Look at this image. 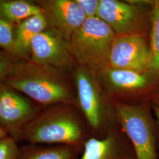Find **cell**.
Listing matches in <instances>:
<instances>
[{
    "label": "cell",
    "mask_w": 159,
    "mask_h": 159,
    "mask_svg": "<svg viewBox=\"0 0 159 159\" xmlns=\"http://www.w3.org/2000/svg\"><path fill=\"white\" fill-rule=\"evenodd\" d=\"M75 107L57 104L41 109L23 128L20 141L33 144L68 145L83 152L91 133L83 114L79 113Z\"/></svg>",
    "instance_id": "1"
},
{
    "label": "cell",
    "mask_w": 159,
    "mask_h": 159,
    "mask_svg": "<svg viewBox=\"0 0 159 159\" xmlns=\"http://www.w3.org/2000/svg\"><path fill=\"white\" fill-rule=\"evenodd\" d=\"M68 74L57 69L21 60L4 83L43 106L68 104L77 106Z\"/></svg>",
    "instance_id": "2"
},
{
    "label": "cell",
    "mask_w": 159,
    "mask_h": 159,
    "mask_svg": "<svg viewBox=\"0 0 159 159\" xmlns=\"http://www.w3.org/2000/svg\"><path fill=\"white\" fill-rule=\"evenodd\" d=\"M116 37L113 29L99 18H87L68 41L75 62L95 75L102 73L110 67Z\"/></svg>",
    "instance_id": "3"
},
{
    "label": "cell",
    "mask_w": 159,
    "mask_h": 159,
    "mask_svg": "<svg viewBox=\"0 0 159 159\" xmlns=\"http://www.w3.org/2000/svg\"><path fill=\"white\" fill-rule=\"evenodd\" d=\"M120 127L130 140L136 159H159V127L150 100L129 104L110 100Z\"/></svg>",
    "instance_id": "4"
},
{
    "label": "cell",
    "mask_w": 159,
    "mask_h": 159,
    "mask_svg": "<svg viewBox=\"0 0 159 159\" xmlns=\"http://www.w3.org/2000/svg\"><path fill=\"white\" fill-rule=\"evenodd\" d=\"M96 75L81 67L74 73L77 106L88 125L91 137L101 139L119 125L111 100L104 96Z\"/></svg>",
    "instance_id": "5"
},
{
    "label": "cell",
    "mask_w": 159,
    "mask_h": 159,
    "mask_svg": "<svg viewBox=\"0 0 159 159\" xmlns=\"http://www.w3.org/2000/svg\"><path fill=\"white\" fill-rule=\"evenodd\" d=\"M30 60L67 74L73 70L75 63L68 41L58 31L50 28L33 39L30 47Z\"/></svg>",
    "instance_id": "6"
},
{
    "label": "cell",
    "mask_w": 159,
    "mask_h": 159,
    "mask_svg": "<svg viewBox=\"0 0 159 159\" xmlns=\"http://www.w3.org/2000/svg\"><path fill=\"white\" fill-rule=\"evenodd\" d=\"M41 108L20 92L0 84V125L17 142L20 141L23 128Z\"/></svg>",
    "instance_id": "7"
},
{
    "label": "cell",
    "mask_w": 159,
    "mask_h": 159,
    "mask_svg": "<svg viewBox=\"0 0 159 159\" xmlns=\"http://www.w3.org/2000/svg\"><path fill=\"white\" fill-rule=\"evenodd\" d=\"M148 1L125 2L117 0H100L97 17L119 35L142 34L146 12L142 6Z\"/></svg>",
    "instance_id": "8"
},
{
    "label": "cell",
    "mask_w": 159,
    "mask_h": 159,
    "mask_svg": "<svg viewBox=\"0 0 159 159\" xmlns=\"http://www.w3.org/2000/svg\"><path fill=\"white\" fill-rule=\"evenodd\" d=\"M152 55L148 42L143 34L116 36L110 56V67L138 73H148Z\"/></svg>",
    "instance_id": "9"
},
{
    "label": "cell",
    "mask_w": 159,
    "mask_h": 159,
    "mask_svg": "<svg viewBox=\"0 0 159 159\" xmlns=\"http://www.w3.org/2000/svg\"><path fill=\"white\" fill-rule=\"evenodd\" d=\"M35 2L40 6L47 28L58 31L68 41L87 18L74 0H39Z\"/></svg>",
    "instance_id": "10"
},
{
    "label": "cell",
    "mask_w": 159,
    "mask_h": 159,
    "mask_svg": "<svg viewBox=\"0 0 159 159\" xmlns=\"http://www.w3.org/2000/svg\"><path fill=\"white\" fill-rule=\"evenodd\" d=\"M80 159H136V156L130 140L119 126L103 139L90 138Z\"/></svg>",
    "instance_id": "11"
},
{
    "label": "cell",
    "mask_w": 159,
    "mask_h": 159,
    "mask_svg": "<svg viewBox=\"0 0 159 159\" xmlns=\"http://www.w3.org/2000/svg\"><path fill=\"white\" fill-rule=\"evenodd\" d=\"M101 74L106 84L116 91H142L157 84L156 80L149 73H138L109 67Z\"/></svg>",
    "instance_id": "12"
},
{
    "label": "cell",
    "mask_w": 159,
    "mask_h": 159,
    "mask_svg": "<svg viewBox=\"0 0 159 159\" xmlns=\"http://www.w3.org/2000/svg\"><path fill=\"white\" fill-rule=\"evenodd\" d=\"M47 29V24L42 13L15 24L14 38L17 49L24 60H30V47L34 37Z\"/></svg>",
    "instance_id": "13"
},
{
    "label": "cell",
    "mask_w": 159,
    "mask_h": 159,
    "mask_svg": "<svg viewBox=\"0 0 159 159\" xmlns=\"http://www.w3.org/2000/svg\"><path fill=\"white\" fill-rule=\"evenodd\" d=\"M82 152L68 145L27 144L20 148L18 159H80Z\"/></svg>",
    "instance_id": "14"
},
{
    "label": "cell",
    "mask_w": 159,
    "mask_h": 159,
    "mask_svg": "<svg viewBox=\"0 0 159 159\" xmlns=\"http://www.w3.org/2000/svg\"><path fill=\"white\" fill-rule=\"evenodd\" d=\"M42 13L35 1L0 0V16L14 24Z\"/></svg>",
    "instance_id": "15"
},
{
    "label": "cell",
    "mask_w": 159,
    "mask_h": 159,
    "mask_svg": "<svg viewBox=\"0 0 159 159\" xmlns=\"http://www.w3.org/2000/svg\"><path fill=\"white\" fill-rule=\"evenodd\" d=\"M150 46L152 61L149 73L159 83V0L152 2L150 11Z\"/></svg>",
    "instance_id": "16"
},
{
    "label": "cell",
    "mask_w": 159,
    "mask_h": 159,
    "mask_svg": "<svg viewBox=\"0 0 159 159\" xmlns=\"http://www.w3.org/2000/svg\"><path fill=\"white\" fill-rule=\"evenodd\" d=\"M14 28L15 24L0 16V48L20 60H24L15 42Z\"/></svg>",
    "instance_id": "17"
},
{
    "label": "cell",
    "mask_w": 159,
    "mask_h": 159,
    "mask_svg": "<svg viewBox=\"0 0 159 159\" xmlns=\"http://www.w3.org/2000/svg\"><path fill=\"white\" fill-rule=\"evenodd\" d=\"M20 60L0 48V84L4 83Z\"/></svg>",
    "instance_id": "18"
},
{
    "label": "cell",
    "mask_w": 159,
    "mask_h": 159,
    "mask_svg": "<svg viewBox=\"0 0 159 159\" xmlns=\"http://www.w3.org/2000/svg\"><path fill=\"white\" fill-rule=\"evenodd\" d=\"M20 148L17 141L7 136L0 140V159H18Z\"/></svg>",
    "instance_id": "19"
},
{
    "label": "cell",
    "mask_w": 159,
    "mask_h": 159,
    "mask_svg": "<svg viewBox=\"0 0 159 159\" xmlns=\"http://www.w3.org/2000/svg\"><path fill=\"white\" fill-rule=\"evenodd\" d=\"M86 18L97 17L100 0H74Z\"/></svg>",
    "instance_id": "20"
},
{
    "label": "cell",
    "mask_w": 159,
    "mask_h": 159,
    "mask_svg": "<svg viewBox=\"0 0 159 159\" xmlns=\"http://www.w3.org/2000/svg\"><path fill=\"white\" fill-rule=\"evenodd\" d=\"M151 104L159 109V90L153 93L150 98Z\"/></svg>",
    "instance_id": "21"
},
{
    "label": "cell",
    "mask_w": 159,
    "mask_h": 159,
    "mask_svg": "<svg viewBox=\"0 0 159 159\" xmlns=\"http://www.w3.org/2000/svg\"><path fill=\"white\" fill-rule=\"evenodd\" d=\"M7 136H9L8 132L4 128H3L2 126L0 125V140Z\"/></svg>",
    "instance_id": "22"
},
{
    "label": "cell",
    "mask_w": 159,
    "mask_h": 159,
    "mask_svg": "<svg viewBox=\"0 0 159 159\" xmlns=\"http://www.w3.org/2000/svg\"><path fill=\"white\" fill-rule=\"evenodd\" d=\"M152 110H153V111H154V115L156 116V117L157 119V123H158V125H159V109L158 108H157L156 107H155L154 106H153V105H152Z\"/></svg>",
    "instance_id": "23"
}]
</instances>
